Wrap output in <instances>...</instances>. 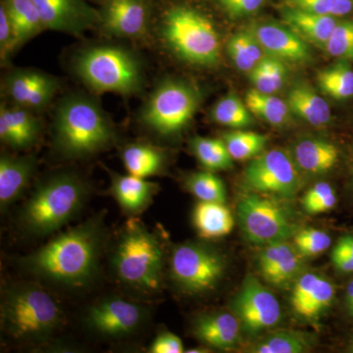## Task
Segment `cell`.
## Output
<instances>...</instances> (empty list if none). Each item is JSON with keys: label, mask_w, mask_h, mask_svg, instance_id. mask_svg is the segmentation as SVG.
I'll return each instance as SVG.
<instances>
[{"label": "cell", "mask_w": 353, "mask_h": 353, "mask_svg": "<svg viewBox=\"0 0 353 353\" xmlns=\"http://www.w3.org/2000/svg\"><path fill=\"white\" fill-rule=\"evenodd\" d=\"M74 71L95 92L136 94L143 82L139 58L120 46H97L81 51L74 61Z\"/></svg>", "instance_id": "obj_6"}, {"label": "cell", "mask_w": 353, "mask_h": 353, "mask_svg": "<svg viewBox=\"0 0 353 353\" xmlns=\"http://www.w3.org/2000/svg\"><path fill=\"white\" fill-rule=\"evenodd\" d=\"M0 139L6 145L14 150H23L19 134L16 131L6 113L2 111H0Z\"/></svg>", "instance_id": "obj_47"}, {"label": "cell", "mask_w": 353, "mask_h": 353, "mask_svg": "<svg viewBox=\"0 0 353 353\" xmlns=\"http://www.w3.org/2000/svg\"><path fill=\"white\" fill-rule=\"evenodd\" d=\"M152 353H182L185 352L183 341L176 334L161 333L158 334L150 347Z\"/></svg>", "instance_id": "obj_46"}, {"label": "cell", "mask_w": 353, "mask_h": 353, "mask_svg": "<svg viewBox=\"0 0 353 353\" xmlns=\"http://www.w3.org/2000/svg\"><path fill=\"white\" fill-rule=\"evenodd\" d=\"M233 19L248 17L261 8L266 0H215Z\"/></svg>", "instance_id": "obj_44"}, {"label": "cell", "mask_w": 353, "mask_h": 353, "mask_svg": "<svg viewBox=\"0 0 353 353\" xmlns=\"http://www.w3.org/2000/svg\"><path fill=\"white\" fill-rule=\"evenodd\" d=\"M332 261L339 271L353 273V236H343L332 252Z\"/></svg>", "instance_id": "obj_43"}, {"label": "cell", "mask_w": 353, "mask_h": 353, "mask_svg": "<svg viewBox=\"0 0 353 353\" xmlns=\"http://www.w3.org/2000/svg\"><path fill=\"white\" fill-rule=\"evenodd\" d=\"M287 103L290 112L312 126H324L331 121L329 104L307 83L292 85L288 92Z\"/></svg>", "instance_id": "obj_24"}, {"label": "cell", "mask_w": 353, "mask_h": 353, "mask_svg": "<svg viewBox=\"0 0 353 353\" xmlns=\"http://www.w3.org/2000/svg\"><path fill=\"white\" fill-rule=\"evenodd\" d=\"M31 155L2 154L0 157V208L2 212L17 201L36 171Z\"/></svg>", "instance_id": "obj_21"}, {"label": "cell", "mask_w": 353, "mask_h": 353, "mask_svg": "<svg viewBox=\"0 0 353 353\" xmlns=\"http://www.w3.org/2000/svg\"><path fill=\"white\" fill-rule=\"evenodd\" d=\"M17 50L16 48L15 34H14L12 25L9 20L3 6H0V57L2 63L7 61L13 51Z\"/></svg>", "instance_id": "obj_45"}, {"label": "cell", "mask_w": 353, "mask_h": 353, "mask_svg": "<svg viewBox=\"0 0 353 353\" xmlns=\"http://www.w3.org/2000/svg\"><path fill=\"white\" fill-rule=\"evenodd\" d=\"M224 255L203 243H182L170 257V278L176 289L189 296H201L216 289L226 271Z\"/></svg>", "instance_id": "obj_9"}, {"label": "cell", "mask_w": 353, "mask_h": 353, "mask_svg": "<svg viewBox=\"0 0 353 353\" xmlns=\"http://www.w3.org/2000/svg\"><path fill=\"white\" fill-rule=\"evenodd\" d=\"M336 203V192L326 182L316 183L306 192L303 199V209L311 215L327 212L333 209Z\"/></svg>", "instance_id": "obj_41"}, {"label": "cell", "mask_w": 353, "mask_h": 353, "mask_svg": "<svg viewBox=\"0 0 353 353\" xmlns=\"http://www.w3.org/2000/svg\"><path fill=\"white\" fill-rule=\"evenodd\" d=\"M1 4L12 25L17 50L46 30L32 0H3Z\"/></svg>", "instance_id": "obj_26"}, {"label": "cell", "mask_w": 353, "mask_h": 353, "mask_svg": "<svg viewBox=\"0 0 353 353\" xmlns=\"http://www.w3.org/2000/svg\"><path fill=\"white\" fill-rule=\"evenodd\" d=\"M243 181L252 192L280 199L294 197L303 185L301 172L292 155L280 148L253 158L246 167Z\"/></svg>", "instance_id": "obj_11"}, {"label": "cell", "mask_w": 353, "mask_h": 353, "mask_svg": "<svg viewBox=\"0 0 353 353\" xmlns=\"http://www.w3.org/2000/svg\"><path fill=\"white\" fill-rule=\"evenodd\" d=\"M292 155L299 171L307 175H321L336 166L340 152L326 139L305 138L297 141Z\"/></svg>", "instance_id": "obj_22"}, {"label": "cell", "mask_w": 353, "mask_h": 353, "mask_svg": "<svg viewBox=\"0 0 353 353\" xmlns=\"http://www.w3.org/2000/svg\"><path fill=\"white\" fill-rule=\"evenodd\" d=\"M317 83L323 94L334 99L353 97V68L345 60H340L318 72Z\"/></svg>", "instance_id": "obj_32"}, {"label": "cell", "mask_w": 353, "mask_h": 353, "mask_svg": "<svg viewBox=\"0 0 353 353\" xmlns=\"http://www.w3.org/2000/svg\"><path fill=\"white\" fill-rule=\"evenodd\" d=\"M287 77V63L268 55L248 74L253 88L266 94L279 92L284 87Z\"/></svg>", "instance_id": "obj_34"}, {"label": "cell", "mask_w": 353, "mask_h": 353, "mask_svg": "<svg viewBox=\"0 0 353 353\" xmlns=\"http://www.w3.org/2000/svg\"><path fill=\"white\" fill-rule=\"evenodd\" d=\"M222 139L234 160L253 159L264 152L268 137L250 131H233L223 134Z\"/></svg>", "instance_id": "obj_36"}, {"label": "cell", "mask_w": 353, "mask_h": 353, "mask_svg": "<svg viewBox=\"0 0 353 353\" xmlns=\"http://www.w3.org/2000/svg\"><path fill=\"white\" fill-rule=\"evenodd\" d=\"M109 194L119 204L121 210L129 217H137L145 212L152 203L159 190L157 183L148 179L110 172Z\"/></svg>", "instance_id": "obj_19"}, {"label": "cell", "mask_w": 353, "mask_h": 353, "mask_svg": "<svg viewBox=\"0 0 353 353\" xmlns=\"http://www.w3.org/2000/svg\"><path fill=\"white\" fill-rule=\"evenodd\" d=\"M352 352H353V341H352Z\"/></svg>", "instance_id": "obj_50"}, {"label": "cell", "mask_w": 353, "mask_h": 353, "mask_svg": "<svg viewBox=\"0 0 353 353\" xmlns=\"http://www.w3.org/2000/svg\"><path fill=\"white\" fill-rule=\"evenodd\" d=\"M190 145L194 157L209 171H224L233 167V157L222 139L196 137Z\"/></svg>", "instance_id": "obj_33"}, {"label": "cell", "mask_w": 353, "mask_h": 353, "mask_svg": "<svg viewBox=\"0 0 353 353\" xmlns=\"http://www.w3.org/2000/svg\"><path fill=\"white\" fill-rule=\"evenodd\" d=\"M304 259L292 241H277L265 245L260 252L259 272L267 283L285 289L303 273Z\"/></svg>", "instance_id": "obj_17"}, {"label": "cell", "mask_w": 353, "mask_h": 353, "mask_svg": "<svg viewBox=\"0 0 353 353\" xmlns=\"http://www.w3.org/2000/svg\"><path fill=\"white\" fill-rule=\"evenodd\" d=\"M283 19L309 44L325 50L332 32L338 24L336 17L320 15L296 7L283 9Z\"/></svg>", "instance_id": "obj_23"}, {"label": "cell", "mask_w": 353, "mask_h": 353, "mask_svg": "<svg viewBox=\"0 0 353 353\" xmlns=\"http://www.w3.org/2000/svg\"><path fill=\"white\" fill-rule=\"evenodd\" d=\"M110 267L123 287L141 296H153L163 282V239L138 218L130 217L116 236Z\"/></svg>", "instance_id": "obj_2"}, {"label": "cell", "mask_w": 353, "mask_h": 353, "mask_svg": "<svg viewBox=\"0 0 353 353\" xmlns=\"http://www.w3.org/2000/svg\"><path fill=\"white\" fill-rule=\"evenodd\" d=\"M245 102L253 115L272 126L281 127L290 120V110L287 101L275 94H266L252 88L245 94Z\"/></svg>", "instance_id": "obj_29"}, {"label": "cell", "mask_w": 353, "mask_h": 353, "mask_svg": "<svg viewBox=\"0 0 353 353\" xmlns=\"http://www.w3.org/2000/svg\"><path fill=\"white\" fill-rule=\"evenodd\" d=\"M292 240L297 250L304 257L321 254L328 250L332 243L331 236L326 232L314 228L299 230Z\"/></svg>", "instance_id": "obj_40"}, {"label": "cell", "mask_w": 353, "mask_h": 353, "mask_svg": "<svg viewBox=\"0 0 353 353\" xmlns=\"http://www.w3.org/2000/svg\"><path fill=\"white\" fill-rule=\"evenodd\" d=\"M46 30L81 36L101 24V13L83 0H32Z\"/></svg>", "instance_id": "obj_14"}, {"label": "cell", "mask_w": 353, "mask_h": 353, "mask_svg": "<svg viewBox=\"0 0 353 353\" xmlns=\"http://www.w3.org/2000/svg\"><path fill=\"white\" fill-rule=\"evenodd\" d=\"M290 6L320 14L341 17L353 10V0H289Z\"/></svg>", "instance_id": "obj_42"}, {"label": "cell", "mask_w": 353, "mask_h": 353, "mask_svg": "<svg viewBox=\"0 0 353 353\" xmlns=\"http://www.w3.org/2000/svg\"><path fill=\"white\" fill-rule=\"evenodd\" d=\"M250 28L268 57L285 63H306L312 58L307 41L288 25L265 22Z\"/></svg>", "instance_id": "obj_16"}, {"label": "cell", "mask_w": 353, "mask_h": 353, "mask_svg": "<svg viewBox=\"0 0 353 353\" xmlns=\"http://www.w3.org/2000/svg\"><path fill=\"white\" fill-rule=\"evenodd\" d=\"M241 322L227 312L199 315L194 323V336L203 345L221 350H232L241 340Z\"/></svg>", "instance_id": "obj_20"}, {"label": "cell", "mask_w": 353, "mask_h": 353, "mask_svg": "<svg viewBox=\"0 0 353 353\" xmlns=\"http://www.w3.org/2000/svg\"><path fill=\"white\" fill-rule=\"evenodd\" d=\"M325 50L340 60H353V20L339 21Z\"/></svg>", "instance_id": "obj_39"}, {"label": "cell", "mask_w": 353, "mask_h": 353, "mask_svg": "<svg viewBox=\"0 0 353 353\" xmlns=\"http://www.w3.org/2000/svg\"><path fill=\"white\" fill-rule=\"evenodd\" d=\"M192 224L201 239L210 241L224 238L231 233L234 220L225 203L199 201L192 212Z\"/></svg>", "instance_id": "obj_25"}, {"label": "cell", "mask_w": 353, "mask_h": 353, "mask_svg": "<svg viewBox=\"0 0 353 353\" xmlns=\"http://www.w3.org/2000/svg\"><path fill=\"white\" fill-rule=\"evenodd\" d=\"M201 102V94L194 85L180 79H167L148 97L141 120L159 136H175L188 127Z\"/></svg>", "instance_id": "obj_8"}, {"label": "cell", "mask_w": 353, "mask_h": 353, "mask_svg": "<svg viewBox=\"0 0 353 353\" xmlns=\"http://www.w3.org/2000/svg\"><path fill=\"white\" fill-rule=\"evenodd\" d=\"M227 53L236 69L248 75L267 57L250 28L233 34L227 43Z\"/></svg>", "instance_id": "obj_28"}, {"label": "cell", "mask_w": 353, "mask_h": 353, "mask_svg": "<svg viewBox=\"0 0 353 353\" xmlns=\"http://www.w3.org/2000/svg\"><path fill=\"white\" fill-rule=\"evenodd\" d=\"M188 353H202L208 352V350H202V348H192L190 350H187Z\"/></svg>", "instance_id": "obj_49"}, {"label": "cell", "mask_w": 353, "mask_h": 353, "mask_svg": "<svg viewBox=\"0 0 353 353\" xmlns=\"http://www.w3.org/2000/svg\"><path fill=\"white\" fill-rule=\"evenodd\" d=\"M334 285L319 274L306 272L296 279L290 294V305L297 317L309 324L319 323L334 299Z\"/></svg>", "instance_id": "obj_15"}, {"label": "cell", "mask_w": 353, "mask_h": 353, "mask_svg": "<svg viewBox=\"0 0 353 353\" xmlns=\"http://www.w3.org/2000/svg\"><path fill=\"white\" fill-rule=\"evenodd\" d=\"M162 37L171 51L190 64L216 66L221 59V41L214 25L203 14L185 6L167 11Z\"/></svg>", "instance_id": "obj_7"}, {"label": "cell", "mask_w": 353, "mask_h": 353, "mask_svg": "<svg viewBox=\"0 0 353 353\" xmlns=\"http://www.w3.org/2000/svg\"><path fill=\"white\" fill-rule=\"evenodd\" d=\"M116 139L111 120L87 95L64 97L55 109L53 148L67 159H82L108 150Z\"/></svg>", "instance_id": "obj_3"}, {"label": "cell", "mask_w": 353, "mask_h": 353, "mask_svg": "<svg viewBox=\"0 0 353 353\" xmlns=\"http://www.w3.org/2000/svg\"><path fill=\"white\" fill-rule=\"evenodd\" d=\"M2 332L11 341L38 345L59 330L63 312L50 292L32 283L10 285L2 296Z\"/></svg>", "instance_id": "obj_5"}, {"label": "cell", "mask_w": 353, "mask_h": 353, "mask_svg": "<svg viewBox=\"0 0 353 353\" xmlns=\"http://www.w3.org/2000/svg\"><path fill=\"white\" fill-rule=\"evenodd\" d=\"M236 216L246 239L255 245L289 241L301 230L287 206L259 192L239 199Z\"/></svg>", "instance_id": "obj_10"}, {"label": "cell", "mask_w": 353, "mask_h": 353, "mask_svg": "<svg viewBox=\"0 0 353 353\" xmlns=\"http://www.w3.org/2000/svg\"><path fill=\"white\" fill-rule=\"evenodd\" d=\"M103 213L57 234L20 260L23 270L46 282L68 288L90 284L99 272L106 243Z\"/></svg>", "instance_id": "obj_1"}, {"label": "cell", "mask_w": 353, "mask_h": 353, "mask_svg": "<svg viewBox=\"0 0 353 353\" xmlns=\"http://www.w3.org/2000/svg\"><path fill=\"white\" fill-rule=\"evenodd\" d=\"M0 111L6 113L19 134L23 150H27L36 143L41 132V125L30 109L16 104L8 106L2 103Z\"/></svg>", "instance_id": "obj_38"}, {"label": "cell", "mask_w": 353, "mask_h": 353, "mask_svg": "<svg viewBox=\"0 0 353 353\" xmlns=\"http://www.w3.org/2000/svg\"><path fill=\"white\" fill-rule=\"evenodd\" d=\"M313 341L308 334L292 330H281L260 339L250 347L254 353H303L312 347Z\"/></svg>", "instance_id": "obj_30"}, {"label": "cell", "mask_w": 353, "mask_h": 353, "mask_svg": "<svg viewBox=\"0 0 353 353\" xmlns=\"http://www.w3.org/2000/svg\"><path fill=\"white\" fill-rule=\"evenodd\" d=\"M90 188L80 176L62 172L38 183L18 217L28 236L43 238L74 219L88 201Z\"/></svg>", "instance_id": "obj_4"}, {"label": "cell", "mask_w": 353, "mask_h": 353, "mask_svg": "<svg viewBox=\"0 0 353 353\" xmlns=\"http://www.w3.org/2000/svg\"><path fill=\"white\" fill-rule=\"evenodd\" d=\"M211 118L218 124L243 129L253 123L252 113L238 95L231 94L221 99L211 110Z\"/></svg>", "instance_id": "obj_35"}, {"label": "cell", "mask_w": 353, "mask_h": 353, "mask_svg": "<svg viewBox=\"0 0 353 353\" xmlns=\"http://www.w3.org/2000/svg\"><path fill=\"white\" fill-rule=\"evenodd\" d=\"M121 158L128 174L143 179L159 175L166 164L163 150L148 143L128 145Z\"/></svg>", "instance_id": "obj_27"}, {"label": "cell", "mask_w": 353, "mask_h": 353, "mask_svg": "<svg viewBox=\"0 0 353 353\" xmlns=\"http://www.w3.org/2000/svg\"><path fill=\"white\" fill-rule=\"evenodd\" d=\"M185 187L199 201L226 203V185L212 171L190 174L185 178Z\"/></svg>", "instance_id": "obj_37"}, {"label": "cell", "mask_w": 353, "mask_h": 353, "mask_svg": "<svg viewBox=\"0 0 353 353\" xmlns=\"http://www.w3.org/2000/svg\"><path fill=\"white\" fill-rule=\"evenodd\" d=\"M50 78L51 76L37 70H16L6 77L4 88L13 104L27 108L39 88Z\"/></svg>", "instance_id": "obj_31"}, {"label": "cell", "mask_w": 353, "mask_h": 353, "mask_svg": "<svg viewBox=\"0 0 353 353\" xmlns=\"http://www.w3.org/2000/svg\"><path fill=\"white\" fill-rule=\"evenodd\" d=\"M101 17V25L108 34L136 38L145 32L148 9L145 0H109Z\"/></svg>", "instance_id": "obj_18"}, {"label": "cell", "mask_w": 353, "mask_h": 353, "mask_svg": "<svg viewBox=\"0 0 353 353\" xmlns=\"http://www.w3.org/2000/svg\"><path fill=\"white\" fill-rule=\"evenodd\" d=\"M232 309L241 322V329L250 336L268 331L282 319V308L277 297L252 275L243 281L232 303Z\"/></svg>", "instance_id": "obj_12"}, {"label": "cell", "mask_w": 353, "mask_h": 353, "mask_svg": "<svg viewBox=\"0 0 353 353\" xmlns=\"http://www.w3.org/2000/svg\"><path fill=\"white\" fill-rule=\"evenodd\" d=\"M148 309L119 296H108L90 306L85 314L88 328L106 338H124L138 331Z\"/></svg>", "instance_id": "obj_13"}, {"label": "cell", "mask_w": 353, "mask_h": 353, "mask_svg": "<svg viewBox=\"0 0 353 353\" xmlns=\"http://www.w3.org/2000/svg\"><path fill=\"white\" fill-rule=\"evenodd\" d=\"M345 306L348 315L353 317V280L347 285V292H345Z\"/></svg>", "instance_id": "obj_48"}]
</instances>
